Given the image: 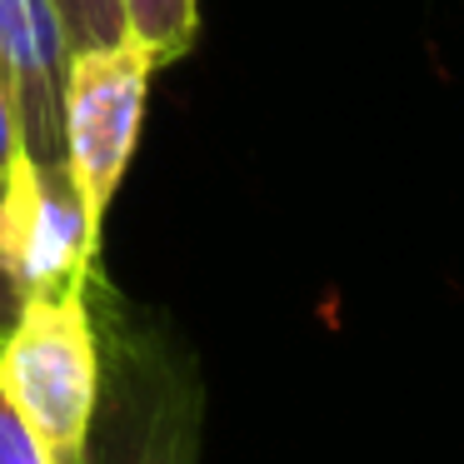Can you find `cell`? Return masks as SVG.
<instances>
[{
	"instance_id": "6da1fadb",
	"label": "cell",
	"mask_w": 464,
	"mask_h": 464,
	"mask_svg": "<svg viewBox=\"0 0 464 464\" xmlns=\"http://www.w3.org/2000/svg\"><path fill=\"white\" fill-rule=\"evenodd\" d=\"M0 394L51 464H85L95 400H101V324L91 280L31 290L21 314L0 334Z\"/></svg>"
},
{
	"instance_id": "277c9868",
	"label": "cell",
	"mask_w": 464,
	"mask_h": 464,
	"mask_svg": "<svg viewBox=\"0 0 464 464\" xmlns=\"http://www.w3.org/2000/svg\"><path fill=\"white\" fill-rule=\"evenodd\" d=\"M0 75L15 101L21 155L45 185L75 190L65 165V75L71 41L51 0H0Z\"/></svg>"
},
{
	"instance_id": "3957f363",
	"label": "cell",
	"mask_w": 464,
	"mask_h": 464,
	"mask_svg": "<svg viewBox=\"0 0 464 464\" xmlns=\"http://www.w3.org/2000/svg\"><path fill=\"white\" fill-rule=\"evenodd\" d=\"M155 71L160 65L135 41L71 55V75H65V165H71V185L95 230L105 225V210H111L115 190L130 170L135 145H140L145 95H150Z\"/></svg>"
},
{
	"instance_id": "5b68a950",
	"label": "cell",
	"mask_w": 464,
	"mask_h": 464,
	"mask_svg": "<svg viewBox=\"0 0 464 464\" xmlns=\"http://www.w3.org/2000/svg\"><path fill=\"white\" fill-rule=\"evenodd\" d=\"M95 255L101 230L91 225L81 195L45 185L21 155L0 190V265L15 275L21 295L91 280Z\"/></svg>"
},
{
	"instance_id": "ba28073f",
	"label": "cell",
	"mask_w": 464,
	"mask_h": 464,
	"mask_svg": "<svg viewBox=\"0 0 464 464\" xmlns=\"http://www.w3.org/2000/svg\"><path fill=\"white\" fill-rule=\"evenodd\" d=\"M0 464H51V454L25 430V420L15 414V404L5 394H0Z\"/></svg>"
},
{
	"instance_id": "8992f818",
	"label": "cell",
	"mask_w": 464,
	"mask_h": 464,
	"mask_svg": "<svg viewBox=\"0 0 464 464\" xmlns=\"http://www.w3.org/2000/svg\"><path fill=\"white\" fill-rule=\"evenodd\" d=\"M121 11L130 41L145 45L155 65L180 61L200 31V0H121Z\"/></svg>"
},
{
	"instance_id": "9c48e42d",
	"label": "cell",
	"mask_w": 464,
	"mask_h": 464,
	"mask_svg": "<svg viewBox=\"0 0 464 464\" xmlns=\"http://www.w3.org/2000/svg\"><path fill=\"white\" fill-rule=\"evenodd\" d=\"M15 160H21V130H15L11 85H5V75H0V190H5V175H11Z\"/></svg>"
},
{
	"instance_id": "52a82bcc",
	"label": "cell",
	"mask_w": 464,
	"mask_h": 464,
	"mask_svg": "<svg viewBox=\"0 0 464 464\" xmlns=\"http://www.w3.org/2000/svg\"><path fill=\"white\" fill-rule=\"evenodd\" d=\"M51 5H55V21H61L65 41H71V55L130 41L121 0H51Z\"/></svg>"
},
{
	"instance_id": "7a4b0ae2",
	"label": "cell",
	"mask_w": 464,
	"mask_h": 464,
	"mask_svg": "<svg viewBox=\"0 0 464 464\" xmlns=\"http://www.w3.org/2000/svg\"><path fill=\"white\" fill-rule=\"evenodd\" d=\"M85 464H205V384L170 344L101 334Z\"/></svg>"
},
{
	"instance_id": "30bf717a",
	"label": "cell",
	"mask_w": 464,
	"mask_h": 464,
	"mask_svg": "<svg viewBox=\"0 0 464 464\" xmlns=\"http://www.w3.org/2000/svg\"><path fill=\"white\" fill-rule=\"evenodd\" d=\"M21 300H25V295H21V285H15V275L0 265V334L15 324V314H21Z\"/></svg>"
}]
</instances>
